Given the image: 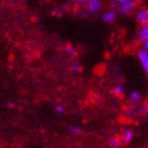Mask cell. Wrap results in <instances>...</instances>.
I'll use <instances>...</instances> for the list:
<instances>
[{
  "instance_id": "cell-7",
  "label": "cell",
  "mask_w": 148,
  "mask_h": 148,
  "mask_svg": "<svg viewBox=\"0 0 148 148\" xmlns=\"http://www.w3.org/2000/svg\"><path fill=\"white\" fill-rule=\"evenodd\" d=\"M133 139V131L130 129H127L124 131L123 136H122V140H123L124 143H129L131 140Z\"/></svg>"
},
{
  "instance_id": "cell-8",
  "label": "cell",
  "mask_w": 148,
  "mask_h": 148,
  "mask_svg": "<svg viewBox=\"0 0 148 148\" xmlns=\"http://www.w3.org/2000/svg\"><path fill=\"white\" fill-rule=\"evenodd\" d=\"M140 99H141V93L139 91H133V92L130 93V96H129V102L134 105L136 103L139 102Z\"/></svg>"
},
{
  "instance_id": "cell-3",
  "label": "cell",
  "mask_w": 148,
  "mask_h": 148,
  "mask_svg": "<svg viewBox=\"0 0 148 148\" xmlns=\"http://www.w3.org/2000/svg\"><path fill=\"white\" fill-rule=\"evenodd\" d=\"M87 11L90 14H97L102 9V2L99 0H90L87 2Z\"/></svg>"
},
{
  "instance_id": "cell-2",
  "label": "cell",
  "mask_w": 148,
  "mask_h": 148,
  "mask_svg": "<svg viewBox=\"0 0 148 148\" xmlns=\"http://www.w3.org/2000/svg\"><path fill=\"white\" fill-rule=\"evenodd\" d=\"M136 18L142 27H148V10L141 9L138 11Z\"/></svg>"
},
{
  "instance_id": "cell-13",
  "label": "cell",
  "mask_w": 148,
  "mask_h": 148,
  "mask_svg": "<svg viewBox=\"0 0 148 148\" xmlns=\"http://www.w3.org/2000/svg\"><path fill=\"white\" fill-rule=\"evenodd\" d=\"M66 51H67L69 54H71V55H72V54H75V49H74L72 46H68V47H67Z\"/></svg>"
},
{
  "instance_id": "cell-14",
  "label": "cell",
  "mask_w": 148,
  "mask_h": 148,
  "mask_svg": "<svg viewBox=\"0 0 148 148\" xmlns=\"http://www.w3.org/2000/svg\"><path fill=\"white\" fill-rule=\"evenodd\" d=\"M71 70L74 72H78L80 71V66L79 65H77V64H74L73 66L71 67Z\"/></svg>"
},
{
  "instance_id": "cell-1",
  "label": "cell",
  "mask_w": 148,
  "mask_h": 148,
  "mask_svg": "<svg viewBox=\"0 0 148 148\" xmlns=\"http://www.w3.org/2000/svg\"><path fill=\"white\" fill-rule=\"evenodd\" d=\"M112 3L116 8L117 12H120L121 14H130L136 9L138 2L133 0H117V1H112Z\"/></svg>"
},
{
  "instance_id": "cell-9",
  "label": "cell",
  "mask_w": 148,
  "mask_h": 148,
  "mask_svg": "<svg viewBox=\"0 0 148 148\" xmlns=\"http://www.w3.org/2000/svg\"><path fill=\"white\" fill-rule=\"evenodd\" d=\"M108 145L110 148H117L121 145V139L120 138H111L109 140Z\"/></svg>"
},
{
  "instance_id": "cell-16",
  "label": "cell",
  "mask_w": 148,
  "mask_h": 148,
  "mask_svg": "<svg viewBox=\"0 0 148 148\" xmlns=\"http://www.w3.org/2000/svg\"><path fill=\"white\" fill-rule=\"evenodd\" d=\"M145 111H146V113H148V104L146 105V107H145Z\"/></svg>"
},
{
  "instance_id": "cell-11",
  "label": "cell",
  "mask_w": 148,
  "mask_h": 148,
  "mask_svg": "<svg viewBox=\"0 0 148 148\" xmlns=\"http://www.w3.org/2000/svg\"><path fill=\"white\" fill-rule=\"evenodd\" d=\"M69 129H70V131H71V132L76 133V134H80V133L83 132V130L80 129L79 127H76V126H71Z\"/></svg>"
},
{
  "instance_id": "cell-6",
  "label": "cell",
  "mask_w": 148,
  "mask_h": 148,
  "mask_svg": "<svg viewBox=\"0 0 148 148\" xmlns=\"http://www.w3.org/2000/svg\"><path fill=\"white\" fill-rule=\"evenodd\" d=\"M139 39L141 41H147L148 40V27H142L139 32Z\"/></svg>"
},
{
  "instance_id": "cell-4",
  "label": "cell",
  "mask_w": 148,
  "mask_h": 148,
  "mask_svg": "<svg viewBox=\"0 0 148 148\" xmlns=\"http://www.w3.org/2000/svg\"><path fill=\"white\" fill-rule=\"evenodd\" d=\"M138 57H139L143 68H144V70H145V72L148 75V53L146 51H144V50H140L138 52Z\"/></svg>"
},
{
  "instance_id": "cell-12",
  "label": "cell",
  "mask_w": 148,
  "mask_h": 148,
  "mask_svg": "<svg viewBox=\"0 0 148 148\" xmlns=\"http://www.w3.org/2000/svg\"><path fill=\"white\" fill-rule=\"evenodd\" d=\"M55 111L57 112V113H64V111H65V109H64V107L62 106H60V105H57L55 107Z\"/></svg>"
},
{
  "instance_id": "cell-10",
  "label": "cell",
  "mask_w": 148,
  "mask_h": 148,
  "mask_svg": "<svg viewBox=\"0 0 148 148\" xmlns=\"http://www.w3.org/2000/svg\"><path fill=\"white\" fill-rule=\"evenodd\" d=\"M124 92H125V88L123 86H116L113 90V93L117 96H122Z\"/></svg>"
},
{
  "instance_id": "cell-15",
  "label": "cell",
  "mask_w": 148,
  "mask_h": 148,
  "mask_svg": "<svg viewBox=\"0 0 148 148\" xmlns=\"http://www.w3.org/2000/svg\"><path fill=\"white\" fill-rule=\"evenodd\" d=\"M144 51H146L148 53V40L144 42Z\"/></svg>"
},
{
  "instance_id": "cell-5",
  "label": "cell",
  "mask_w": 148,
  "mask_h": 148,
  "mask_svg": "<svg viewBox=\"0 0 148 148\" xmlns=\"http://www.w3.org/2000/svg\"><path fill=\"white\" fill-rule=\"evenodd\" d=\"M116 18V13L114 10H111V11H108L106 12L104 15H103L102 19L104 22H107V23H110V22H113L114 19Z\"/></svg>"
}]
</instances>
